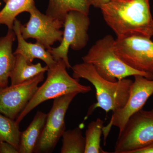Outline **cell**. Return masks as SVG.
Returning <instances> with one entry per match:
<instances>
[{"label": "cell", "instance_id": "obj_14", "mask_svg": "<svg viewBox=\"0 0 153 153\" xmlns=\"http://www.w3.org/2000/svg\"><path fill=\"white\" fill-rule=\"evenodd\" d=\"M47 114L38 111L33 121L20 136L19 153L34 152L46 123Z\"/></svg>", "mask_w": 153, "mask_h": 153}, {"label": "cell", "instance_id": "obj_2", "mask_svg": "<svg viewBox=\"0 0 153 153\" xmlns=\"http://www.w3.org/2000/svg\"><path fill=\"white\" fill-rule=\"evenodd\" d=\"M71 68L74 78L86 79L95 88L97 101L91 107V113L100 108L108 113L124 106L133 81L131 79L126 78L111 82L100 76L92 65L84 62L75 64Z\"/></svg>", "mask_w": 153, "mask_h": 153}, {"label": "cell", "instance_id": "obj_11", "mask_svg": "<svg viewBox=\"0 0 153 153\" xmlns=\"http://www.w3.org/2000/svg\"><path fill=\"white\" fill-rule=\"evenodd\" d=\"M44 73L0 89V113L13 120L17 118L33 98L39 83L44 80Z\"/></svg>", "mask_w": 153, "mask_h": 153}, {"label": "cell", "instance_id": "obj_5", "mask_svg": "<svg viewBox=\"0 0 153 153\" xmlns=\"http://www.w3.org/2000/svg\"><path fill=\"white\" fill-rule=\"evenodd\" d=\"M90 19L88 15L77 11H71L66 14L63 22V38L58 47H51L48 51L55 61L63 60L67 68H71L68 58L69 48L81 50L87 45Z\"/></svg>", "mask_w": 153, "mask_h": 153}, {"label": "cell", "instance_id": "obj_6", "mask_svg": "<svg viewBox=\"0 0 153 153\" xmlns=\"http://www.w3.org/2000/svg\"><path fill=\"white\" fill-rule=\"evenodd\" d=\"M153 142V109L133 115L119 134L114 153H132Z\"/></svg>", "mask_w": 153, "mask_h": 153}, {"label": "cell", "instance_id": "obj_10", "mask_svg": "<svg viewBox=\"0 0 153 153\" xmlns=\"http://www.w3.org/2000/svg\"><path fill=\"white\" fill-rule=\"evenodd\" d=\"M30 20L25 25L20 24V30L25 40L33 38L40 43L47 50L57 41L63 38V23L42 13L36 7L30 12Z\"/></svg>", "mask_w": 153, "mask_h": 153}, {"label": "cell", "instance_id": "obj_13", "mask_svg": "<svg viewBox=\"0 0 153 153\" xmlns=\"http://www.w3.org/2000/svg\"><path fill=\"white\" fill-rule=\"evenodd\" d=\"M14 30L8 29L5 36L0 38V86L7 87L15 62L12 47L16 40Z\"/></svg>", "mask_w": 153, "mask_h": 153}, {"label": "cell", "instance_id": "obj_23", "mask_svg": "<svg viewBox=\"0 0 153 153\" xmlns=\"http://www.w3.org/2000/svg\"><path fill=\"white\" fill-rule=\"evenodd\" d=\"M3 1L4 2L6 3V2H7V1H8V0H3Z\"/></svg>", "mask_w": 153, "mask_h": 153}, {"label": "cell", "instance_id": "obj_4", "mask_svg": "<svg viewBox=\"0 0 153 153\" xmlns=\"http://www.w3.org/2000/svg\"><path fill=\"white\" fill-rule=\"evenodd\" d=\"M67 68L64 61L60 60L49 68L45 82L38 87L33 98L17 118L16 122L19 125L30 111L44 102L73 92L86 94L91 91L90 86L82 85L79 79L70 76Z\"/></svg>", "mask_w": 153, "mask_h": 153}, {"label": "cell", "instance_id": "obj_20", "mask_svg": "<svg viewBox=\"0 0 153 153\" xmlns=\"http://www.w3.org/2000/svg\"><path fill=\"white\" fill-rule=\"evenodd\" d=\"M0 153H19V151L10 143L0 141Z\"/></svg>", "mask_w": 153, "mask_h": 153}, {"label": "cell", "instance_id": "obj_24", "mask_svg": "<svg viewBox=\"0 0 153 153\" xmlns=\"http://www.w3.org/2000/svg\"><path fill=\"white\" fill-rule=\"evenodd\" d=\"M2 88H2L1 87V86H0V89H1Z\"/></svg>", "mask_w": 153, "mask_h": 153}, {"label": "cell", "instance_id": "obj_22", "mask_svg": "<svg viewBox=\"0 0 153 153\" xmlns=\"http://www.w3.org/2000/svg\"><path fill=\"white\" fill-rule=\"evenodd\" d=\"M132 153H153V142L141 149L134 151Z\"/></svg>", "mask_w": 153, "mask_h": 153}, {"label": "cell", "instance_id": "obj_7", "mask_svg": "<svg viewBox=\"0 0 153 153\" xmlns=\"http://www.w3.org/2000/svg\"><path fill=\"white\" fill-rule=\"evenodd\" d=\"M116 53L126 64L137 71L153 74V41L133 36L115 39Z\"/></svg>", "mask_w": 153, "mask_h": 153}, {"label": "cell", "instance_id": "obj_1", "mask_svg": "<svg viewBox=\"0 0 153 153\" xmlns=\"http://www.w3.org/2000/svg\"><path fill=\"white\" fill-rule=\"evenodd\" d=\"M100 9L117 37L153 36L149 0H110Z\"/></svg>", "mask_w": 153, "mask_h": 153}, {"label": "cell", "instance_id": "obj_21", "mask_svg": "<svg viewBox=\"0 0 153 153\" xmlns=\"http://www.w3.org/2000/svg\"><path fill=\"white\" fill-rule=\"evenodd\" d=\"M110 0H88L91 6L100 8L102 5L108 2Z\"/></svg>", "mask_w": 153, "mask_h": 153}, {"label": "cell", "instance_id": "obj_16", "mask_svg": "<svg viewBox=\"0 0 153 153\" xmlns=\"http://www.w3.org/2000/svg\"><path fill=\"white\" fill-rule=\"evenodd\" d=\"M90 7L88 0H49L46 14L63 23L68 12L77 11L88 15Z\"/></svg>", "mask_w": 153, "mask_h": 153}, {"label": "cell", "instance_id": "obj_3", "mask_svg": "<svg viewBox=\"0 0 153 153\" xmlns=\"http://www.w3.org/2000/svg\"><path fill=\"white\" fill-rule=\"evenodd\" d=\"M114 41L111 35L99 39L82 57L83 62L92 65L100 76L111 82L136 75L153 79V74L135 70L121 60L115 51Z\"/></svg>", "mask_w": 153, "mask_h": 153}, {"label": "cell", "instance_id": "obj_18", "mask_svg": "<svg viewBox=\"0 0 153 153\" xmlns=\"http://www.w3.org/2000/svg\"><path fill=\"white\" fill-rule=\"evenodd\" d=\"M61 153H85V137L79 127L65 131L62 135Z\"/></svg>", "mask_w": 153, "mask_h": 153}, {"label": "cell", "instance_id": "obj_19", "mask_svg": "<svg viewBox=\"0 0 153 153\" xmlns=\"http://www.w3.org/2000/svg\"><path fill=\"white\" fill-rule=\"evenodd\" d=\"M21 132L16 121L0 113V141L10 143L19 150Z\"/></svg>", "mask_w": 153, "mask_h": 153}, {"label": "cell", "instance_id": "obj_12", "mask_svg": "<svg viewBox=\"0 0 153 153\" xmlns=\"http://www.w3.org/2000/svg\"><path fill=\"white\" fill-rule=\"evenodd\" d=\"M21 23L20 21L17 19L14 23L13 30L16 34L18 43L17 49L13 53L14 55L20 54L30 63H32L34 59H40L44 61L49 68H52L57 62L42 44L37 41L33 44L26 41L23 38L20 30Z\"/></svg>", "mask_w": 153, "mask_h": 153}, {"label": "cell", "instance_id": "obj_15", "mask_svg": "<svg viewBox=\"0 0 153 153\" xmlns=\"http://www.w3.org/2000/svg\"><path fill=\"white\" fill-rule=\"evenodd\" d=\"M15 55V62L10 78L11 85L22 83L49 70L48 66H42L40 63L33 64L20 54Z\"/></svg>", "mask_w": 153, "mask_h": 153}, {"label": "cell", "instance_id": "obj_17", "mask_svg": "<svg viewBox=\"0 0 153 153\" xmlns=\"http://www.w3.org/2000/svg\"><path fill=\"white\" fill-rule=\"evenodd\" d=\"M104 122L98 118L89 123L85 131V153H107L100 146Z\"/></svg>", "mask_w": 153, "mask_h": 153}, {"label": "cell", "instance_id": "obj_9", "mask_svg": "<svg viewBox=\"0 0 153 153\" xmlns=\"http://www.w3.org/2000/svg\"><path fill=\"white\" fill-rule=\"evenodd\" d=\"M77 92H73L54 99L34 153H50L55 149L66 130L65 118L69 105Z\"/></svg>", "mask_w": 153, "mask_h": 153}, {"label": "cell", "instance_id": "obj_25", "mask_svg": "<svg viewBox=\"0 0 153 153\" xmlns=\"http://www.w3.org/2000/svg\"><path fill=\"white\" fill-rule=\"evenodd\" d=\"M1 3L0 2V7H1Z\"/></svg>", "mask_w": 153, "mask_h": 153}, {"label": "cell", "instance_id": "obj_8", "mask_svg": "<svg viewBox=\"0 0 153 153\" xmlns=\"http://www.w3.org/2000/svg\"><path fill=\"white\" fill-rule=\"evenodd\" d=\"M130 92L127 101L124 106L113 112L108 124L103 127L102 134L104 144L111 128L113 126L119 128L120 134L123 131L126 124L133 115L142 109L151 96L153 94V79H148L140 75H134Z\"/></svg>", "mask_w": 153, "mask_h": 153}]
</instances>
